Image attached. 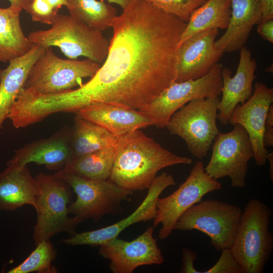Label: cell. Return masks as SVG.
Here are the masks:
<instances>
[{
  "label": "cell",
  "instance_id": "11",
  "mask_svg": "<svg viewBox=\"0 0 273 273\" xmlns=\"http://www.w3.org/2000/svg\"><path fill=\"white\" fill-rule=\"evenodd\" d=\"M204 168L202 161H197L186 180L177 190L165 197L157 199L153 226L162 225L158 234L160 239L168 238L174 230L181 215L200 202L204 196L221 190V184L208 175Z\"/></svg>",
  "mask_w": 273,
  "mask_h": 273
},
{
  "label": "cell",
  "instance_id": "30",
  "mask_svg": "<svg viewBox=\"0 0 273 273\" xmlns=\"http://www.w3.org/2000/svg\"><path fill=\"white\" fill-rule=\"evenodd\" d=\"M25 11L33 21L49 25L53 23L59 11L46 0H30Z\"/></svg>",
  "mask_w": 273,
  "mask_h": 273
},
{
  "label": "cell",
  "instance_id": "38",
  "mask_svg": "<svg viewBox=\"0 0 273 273\" xmlns=\"http://www.w3.org/2000/svg\"><path fill=\"white\" fill-rule=\"evenodd\" d=\"M104 1V0H101ZM134 0H107L109 3H114L118 5L122 10L126 9Z\"/></svg>",
  "mask_w": 273,
  "mask_h": 273
},
{
  "label": "cell",
  "instance_id": "14",
  "mask_svg": "<svg viewBox=\"0 0 273 273\" xmlns=\"http://www.w3.org/2000/svg\"><path fill=\"white\" fill-rule=\"evenodd\" d=\"M218 33V29L205 30L191 36L177 47L173 82L201 78L218 63L224 53L215 46Z\"/></svg>",
  "mask_w": 273,
  "mask_h": 273
},
{
  "label": "cell",
  "instance_id": "32",
  "mask_svg": "<svg viewBox=\"0 0 273 273\" xmlns=\"http://www.w3.org/2000/svg\"><path fill=\"white\" fill-rule=\"evenodd\" d=\"M182 265L179 272L181 273H196L197 269L194 266V261L197 254L194 251L185 248L182 252Z\"/></svg>",
  "mask_w": 273,
  "mask_h": 273
},
{
  "label": "cell",
  "instance_id": "22",
  "mask_svg": "<svg viewBox=\"0 0 273 273\" xmlns=\"http://www.w3.org/2000/svg\"><path fill=\"white\" fill-rule=\"evenodd\" d=\"M43 49V47L33 44L27 53L10 61L5 69H0V129L23 88L31 68Z\"/></svg>",
  "mask_w": 273,
  "mask_h": 273
},
{
  "label": "cell",
  "instance_id": "20",
  "mask_svg": "<svg viewBox=\"0 0 273 273\" xmlns=\"http://www.w3.org/2000/svg\"><path fill=\"white\" fill-rule=\"evenodd\" d=\"M39 186L27 165H8L0 172V210L14 211L25 205L36 210Z\"/></svg>",
  "mask_w": 273,
  "mask_h": 273
},
{
  "label": "cell",
  "instance_id": "36",
  "mask_svg": "<svg viewBox=\"0 0 273 273\" xmlns=\"http://www.w3.org/2000/svg\"><path fill=\"white\" fill-rule=\"evenodd\" d=\"M10 6L24 10L26 9L30 0H8Z\"/></svg>",
  "mask_w": 273,
  "mask_h": 273
},
{
  "label": "cell",
  "instance_id": "8",
  "mask_svg": "<svg viewBox=\"0 0 273 273\" xmlns=\"http://www.w3.org/2000/svg\"><path fill=\"white\" fill-rule=\"evenodd\" d=\"M66 183L76 195L69 205V213L81 222L92 219L98 221L113 212L120 203L128 200L133 191L120 187L108 179L93 180L79 176L64 168L54 174Z\"/></svg>",
  "mask_w": 273,
  "mask_h": 273
},
{
  "label": "cell",
  "instance_id": "15",
  "mask_svg": "<svg viewBox=\"0 0 273 273\" xmlns=\"http://www.w3.org/2000/svg\"><path fill=\"white\" fill-rule=\"evenodd\" d=\"M173 176L166 172L156 176L149 187L147 195L139 206L128 216L107 226L98 230L75 233L62 243L70 246H100L118 237L124 229L135 223L153 219L156 213V202L160 194L167 188L175 185Z\"/></svg>",
  "mask_w": 273,
  "mask_h": 273
},
{
  "label": "cell",
  "instance_id": "13",
  "mask_svg": "<svg viewBox=\"0 0 273 273\" xmlns=\"http://www.w3.org/2000/svg\"><path fill=\"white\" fill-rule=\"evenodd\" d=\"M154 227H149L131 241L118 237L100 245L99 254L110 260L109 267L114 273H131L140 266L161 264L164 257L153 237Z\"/></svg>",
  "mask_w": 273,
  "mask_h": 273
},
{
  "label": "cell",
  "instance_id": "6",
  "mask_svg": "<svg viewBox=\"0 0 273 273\" xmlns=\"http://www.w3.org/2000/svg\"><path fill=\"white\" fill-rule=\"evenodd\" d=\"M218 97L191 101L171 117L166 128L186 142L196 158L206 157L219 130L216 125Z\"/></svg>",
  "mask_w": 273,
  "mask_h": 273
},
{
  "label": "cell",
  "instance_id": "33",
  "mask_svg": "<svg viewBox=\"0 0 273 273\" xmlns=\"http://www.w3.org/2000/svg\"><path fill=\"white\" fill-rule=\"evenodd\" d=\"M263 143L265 147L273 146V105L268 110L263 134Z\"/></svg>",
  "mask_w": 273,
  "mask_h": 273
},
{
  "label": "cell",
  "instance_id": "3",
  "mask_svg": "<svg viewBox=\"0 0 273 273\" xmlns=\"http://www.w3.org/2000/svg\"><path fill=\"white\" fill-rule=\"evenodd\" d=\"M271 210L264 203L251 199L242 211L229 248L242 273H262L269 259L273 237L269 226Z\"/></svg>",
  "mask_w": 273,
  "mask_h": 273
},
{
  "label": "cell",
  "instance_id": "34",
  "mask_svg": "<svg viewBox=\"0 0 273 273\" xmlns=\"http://www.w3.org/2000/svg\"><path fill=\"white\" fill-rule=\"evenodd\" d=\"M257 32L263 39L272 43L273 19L259 23L257 27Z\"/></svg>",
  "mask_w": 273,
  "mask_h": 273
},
{
  "label": "cell",
  "instance_id": "31",
  "mask_svg": "<svg viewBox=\"0 0 273 273\" xmlns=\"http://www.w3.org/2000/svg\"><path fill=\"white\" fill-rule=\"evenodd\" d=\"M200 273H242V271L229 248H226L221 251L219 258L213 266Z\"/></svg>",
  "mask_w": 273,
  "mask_h": 273
},
{
  "label": "cell",
  "instance_id": "28",
  "mask_svg": "<svg viewBox=\"0 0 273 273\" xmlns=\"http://www.w3.org/2000/svg\"><path fill=\"white\" fill-rule=\"evenodd\" d=\"M57 254L56 250L49 240L40 242L29 255L18 265L10 269L8 273H56L52 265Z\"/></svg>",
  "mask_w": 273,
  "mask_h": 273
},
{
  "label": "cell",
  "instance_id": "19",
  "mask_svg": "<svg viewBox=\"0 0 273 273\" xmlns=\"http://www.w3.org/2000/svg\"><path fill=\"white\" fill-rule=\"evenodd\" d=\"M76 114L119 137L141 128L153 125L138 110L108 103H97L80 109Z\"/></svg>",
  "mask_w": 273,
  "mask_h": 273
},
{
  "label": "cell",
  "instance_id": "12",
  "mask_svg": "<svg viewBox=\"0 0 273 273\" xmlns=\"http://www.w3.org/2000/svg\"><path fill=\"white\" fill-rule=\"evenodd\" d=\"M212 145L211 157L204 168L206 172L217 180L228 176L232 187L244 188L248 162L254 157L253 148L246 130L236 124L229 132L219 131Z\"/></svg>",
  "mask_w": 273,
  "mask_h": 273
},
{
  "label": "cell",
  "instance_id": "18",
  "mask_svg": "<svg viewBox=\"0 0 273 273\" xmlns=\"http://www.w3.org/2000/svg\"><path fill=\"white\" fill-rule=\"evenodd\" d=\"M71 137L72 131L64 128L51 137L27 143L15 151L7 165L23 167L34 162L51 170L62 169L73 157Z\"/></svg>",
  "mask_w": 273,
  "mask_h": 273
},
{
  "label": "cell",
  "instance_id": "21",
  "mask_svg": "<svg viewBox=\"0 0 273 273\" xmlns=\"http://www.w3.org/2000/svg\"><path fill=\"white\" fill-rule=\"evenodd\" d=\"M231 16L225 33L215 41V47L232 53L246 44L254 25L261 20V0H231Z\"/></svg>",
  "mask_w": 273,
  "mask_h": 273
},
{
  "label": "cell",
  "instance_id": "2",
  "mask_svg": "<svg viewBox=\"0 0 273 273\" xmlns=\"http://www.w3.org/2000/svg\"><path fill=\"white\" fill-rule=\"evenodd\" d=\"M110 180L130 191L148 189L157 172L176 164H190L192 159L163 148L140 129L118 137Z\"/></svg>",
  "mask_w": 273,
  "mask_h": 273
},
{
  "label": "cell",
  "instance_id": "25",
  "mask_svg": "<svg viewBox=\"0 0 273 273\" xmlns=\"http://www.w3.org/2000/svg\"><path fill=\"white\" fill-rule=\"evenodd\" d=\"M117 138L103 127L76 114L71 137L73 157L114 147Z\"/></svg>",
  "mask_w": 273,
  "mask_h": 273
},
{
  "label": "cell",
  "instance_id": "39",
  "mask_svg": "<svg viewBox=\"0 0 273 273\" xmlns=\"http://www.w3.org/2000/svg\"><path fill=\"white\" fill-rule=\"evenodd\" d=\"M267 160L269 163V175L271 181H273V153H267L266 155Z\"/></svg>",
  "mask_w": 273,
  "mask_h": 273
},
{
  "label": "cell",
  "instance_id": "1",
  "mask_svg": "<svg viewBox=\"0 0 273 273\" xmlns=\"http://www.w3.org/2000/svg\"><path fill=\"white\" fill-rule=\"evenodd\" d=\"M187 23L147 0H134L112 24L108 55L72 91L83 108L108 103L139 110L174 81L176 52Z\"/></svg>",
  "mask_w": 273,
  "mask_h": 273
},
{
  "label": "cell",
  "instance_id": "26",
  "mask_svg": "<svg viewBox=\"0 0 273 273\" xmlns=\"http://www.w3.org/2000/svg\"><path fill=\"white\" fill-rule=\"evenodd\" d=\"M115 158V148L109 147L83 155L73 157L63 168L83 178L108 179Z\"/></svg>",
  "mask_w": 273,
  "mask_h": 273
},
{
  "label": "cell",
  "instance_id": "7",
  "mask_svg": "<svg viewBox=\"0 0 273 273\" xmlns=\"http://www.w3.org/2000/svg\"><path fill=\"white\" fill-rule=\"evenodd\" d=\"M100 64L89 59H63L58 57L52 47L43 51L31 68L24 88L43 94L60 93L79 87L82 80L92 77Z\"/></svg>",
  "mask_w": 273,
  "mask_h": 273
},
{
  "label": "cell",
  "instance_id": "37",
  "mask_svg": "<svg viewBox=\"0 0 273 273\" xmlns=\"http://www.w3.org/2000/svg\"><path fill=\"white\" fill-rule=\"evenodd\" d=\"M54 8L59 10L62 6L67 7L68 3L66 0H46Z\"/></svg>",
  "mask_w": 273,
  "mask_h": 273
},
{
  "label": "cell",
  "instance_id": "29",
  "mask_svg": "<svg viewBox=\"0 0 273 273\" xmlns=\"http://www.w3.org/2000/svg\"><path fill=\"white\" fill-rule=\"evenodd\" d=\"M147 1L157 8L174 15L183 21L188 23L193 11L207 0Z\"/></svg>",
  "mask_w": 273,
  "mask_h": 273
},
{
  "label": "cell",
  "instance_id": "35",
  "mask_svg": "<svg viewBox=\"0 0 273 273\" xmlns=\"http://www.w3.org/2000/svg\"><path fill=\"white\" fill-rule=\"evenodd\" d=\"M262 17L260 23L273 19V0H261Z\"/></svg>",
  "mask_w": 273,
  "mask_h": 273
},
{
  "label": "cell",
  "instance_id": "9",
  "mask_svg": "<svg viewBox=\"0 0 273 273\" xmlns=\"http://www.w3.org/2000/svg\"><path fill=\"white\" fill-rule=\"evenodd\" d=\"M242 211L238 206L224 201L201 200L181 215L174 230L203 233L210 238L214 248L221 252L231 246Z\"/></svg>",
  "mask_w": 273,
  "mask_h": 273
},
{
  "label": "cell",
  "instance_id": "17",
  "mask_svg": "<svg viewBox=\"0 0 273 273\" xmlns=\"http://www.w3.org/2000/svg\"><path fill=\"white\" fill-rule=\"evenodd\" d=\"M240 51L236 74L232 77V71L225 67L221 70L222 97L218 105L217 119L223 125L229 123L235 107L239 103L244 104L253 94L252 83L256 78L257 63L247 47L243 46Z\"/></svg>",
  "mask_w": 273,
  "mask_h": 273
},
{
  "label": "cell",
  "instance_id": "23",
  "mask_svg": "<svg viewBox=\"0 0 273 273\" xmlns=\"http://www.w3.org/2000/svg\"><path fill=\"white\" fill-rule=\"evenodd\" d=\"M22 10L9 6L0 8V62L6 63L27 53L33 45L22 29Z\"/></svg>",
  "mask_w": 273,
  "mask_h": 273
},
{
  "label": "cell",
  "instance_id": "4",
  "mask_svg": "<svg viewBox=\"0 0 273 273\" xmlns=\"http://www.w3.org/2000/svg\"><path fill=\"white\" fill-rule=\"evenodd\" d=\"M51 26L48 29L30 32L29 40L43 48L58 47L68 59L83 56L100 64L104 62L109 42L102 31L70 15L58 14Z\"/></svg>",
  "mask_w": 273,
  "mask_h": 273
},
{
  "label": "cell",
  "instance_id": "16",
  "mask_svg": "<svg viewBox=\"0 0 273 273\" xmlns=\"http://www.w3.org/2000/svg\"><path fill=\"white\" fill-rule=\"evenodd\" d=\"M272 102V88L257 82L251 98L244 104L237 105L230 118L229 123L240 124L246 130L253 148V158L259 166H264L267 161L263 134L267 113Z\"/></svg>",
  "mask_w": 273,
  "mask_h": 273
},
{
  "label": "cell",
  "instance_id": "10",
  "mask_svg": "<svg viewBox=\"0 0 273 273\" xmlns=\"http://www.w3.org/2000/svg\"><path fill=\"white\" fill-rule=\"evenodd\" d=\"M222 67L218 63L201 78L173 82L150 103L138 110L148 118L153 125L160 128L166 127L171 116L191 101L218 97L221 93Z\"/></svg>",
  "mask_w": 273,
  "mask_h": 273
},
{
  "label": "cell",
  "instance_id": "27",
  "mask_svg": "<svg viewBox=\"0 0 273 273\" xmlns=\"http://www.w3.org/2000/svg\"><path fill=\"white\" fill-rule=\"evenodd\" d=\"M70 15L101 31L111 27L117 17L116 9L97 0H66Z\"/></svg>",
  "mask_w": 273,
  "mask_h": 273
},
{
  "label": "cell",
  "instance_id": "24",
  "mask_svg": "<svg viewBox=\"0 0 273 273\" xmlns=\"http://www.w3.org/2000/svg\"><path fill=\"white\" fill-rule=\"evenodd\" d=\"M231 11V0H207L192 13L180 36L178 47L200 32L212 29H226Z\"/></svg>",
  "mask_w": 273,
  "mask_h": 273
},
{
  "label": "cell",
  "instance_id": "5",
  "mask_svg": "<svg viewBox=\"0 0 273 273\" xmlns=\"http://www.w3.org/2000/svg\"><path fill=\"white\" fill-rule=\"evenodd\" d=\"M39 186L37 197V221L33 230L35 245L62 232L75 234L79 220L69 215L71 188L55 174L39 173L35 177Z\"/></svg>",
  "mask_w": 273,
  "mask_h": 273
}]
</instances>
